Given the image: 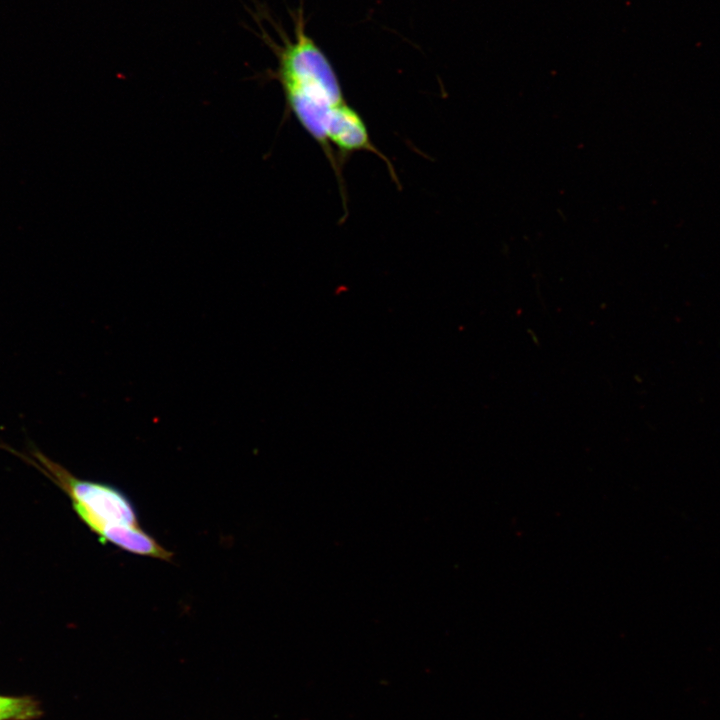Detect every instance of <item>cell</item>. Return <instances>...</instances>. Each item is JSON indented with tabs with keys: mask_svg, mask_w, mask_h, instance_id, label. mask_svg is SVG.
<instances>
[{
	"mask_svg": "<svg viewBox=\"0 0 720 720\" xmlns=\"http://www.w3.org/2000/svg\"><path fill=\"white\" fill-rule=\"evenodd\" d=\"M293 37L272 22L280 42L271 38L257 20L259 38L272 50L277 67L267 71L268 79L277 80L288 110L305 131L321 146L340 179L337 159L327 141V130L338 107L347 103L332 63L306 31L303 9L293 14Z\"/></svg>",
	"mask_w": 720,
	"mask_h": 720,
	"instance_id": "cell-1",
	"label": "cell"
},
{
	"mask_svg": "<svg viewBox=\"0 0 720 720\" xmlns=\"http://www.w3.org/2000/svg\"><path fill=\"white\" fill-rule=\"evenodd\" d=\"M0 448L31 464L61 489L75 514L102 544H112L126 527H141L134 503L120 488L74 476L32 443L27 454L4 443H0Z\"/></svg>",
	"mask_w": 720,
	"mask_h": 720,
	"instance_id": "cell-2",
	"label": "cell"
},
{
	"mask_svg": "<svg viewBox=\"0 0 720 720\" xmlns=\"http://www.w3.org/2000/svg\"><path fill=\"white\" fill-rule=\"evenodd\" d=\"M327 141L332 151L334 152L333 147H335L342 159L344 155L359 151L376 154L385 161L393 178L396 179L393 166L374 146L362 117L348 103L341 105L334 112L327 130Z\"/></svg>",
	"mask_w": 720,
	"mask_h": 720,
	"instance_id": "cell-3",
	"label": "cell"
},
{
	"mask_svg": "<svg viewBox=\"0 0 720 720\" xmlns=\"http://www.w3.org/2000/svg\"><path fill=\"white\" fill-rule=\"evenodd\" d=\"M39 714L38 704L29 697L0 696V720H28Z\"/></svg>",
	"mask_w": 720,
	"mask_h": 720,
	"instance_id": "cell-4",
	"label": "cell"
}]
</instances>
